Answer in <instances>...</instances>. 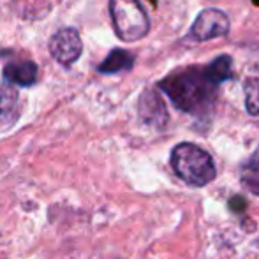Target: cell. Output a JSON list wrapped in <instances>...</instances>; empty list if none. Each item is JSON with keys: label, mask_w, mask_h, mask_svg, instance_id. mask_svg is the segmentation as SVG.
Returning a JSON list of instances; mask_svg holds the SVG:
<instances>
[{"label": "cell", "mask_w": 259, "mask_h": 259, "mask_svg": "<svg viewBox=\"0 0 259 259\" xmlns=\"http://www.w3.org/2000/svg\"><path fill=\"white\" fill-rule=\"evenodd\" d=\"M219 81L208 65L177 69L159 81V89L178 109L191 115H205L217 99Z\"/></svg>", "instance_id": "obj_1"}, {"label": "cell", "mask_w": 259, "mask_h": 259, "mask_svg": "<svg viewBox=\"0 0 259 259\" xmlns=\"http://www.w3.org/2000/svg\"><path fill=\"white\" fill-rule=\"evenodd\" d=\"M175 173L192 187H205L215 178V164L210 154L194 143H180L171 152Z\"/></svg>", "instance_id": "obj_2"}, {"label": "cell", "mask_w": 259, "mask_h": 259, "mask_svg": "<svg viewBox=\"0 0 259 259\" xmlns=\"http://www.w3.org/2000/svg\"><path fill=\"white\" fill-rule=\"evenodd\" d=\"M109 14L122 41H140L150 32V20L140 0H109Z\"/></svg>", "instance_id": "obj_3"}, {"label": "cell", "mask_w": 259, "mask_h": 259, "mask_svg": "<svg viewBox=\"0 0 259 259\" xmlns=\"http://www.w3.org/2000/svg\"><path fill=\"white\" fill-rule=\"evenodd\" d=\"M229 18L224 11L221 9H205L198 14V18L192 23L189 30V37L192 41H211V39L224 37L229 32Z\"/></svg>", "instance_id": "obj_4"}, {"label": "cell", "mask_w": 259, "mask_h": 259, "mask_svg": "<svg viewBox=\"0 0 259 259\" xmlns=\"http://www.w3.org/2000/svg\"><path fill=\"white\" fill-rule=\"evenodd\" d=\"M83 42L76 28H62L50 41V53L58 64L71 65L81 57Z\"/></svg>", "instance_id": "obj_5"}, {"label": "cell", "mask_w": 259, "mask_h": 259, "mask_svg": "<svg viewBox=\"0 0 259 259\" xmlns=\"http://www.w3.org/2000/svg\"><path fill=\"white\" fill-rule=\"evenodd\" d=\"M140 116L150 125H166L167 122V111L164 106L160 96L155 90H147L140 97Z\"/></svg>", "instance_id": "obj_6"}, {"label": "cell", "mask_w": 259, "mask_h": 259, "mask_svg": "<svg viewBox=\"0 0 259 259\" xmlns=\"http://www.w3.org/2000/svg\"><path fill=\"white\" fill-rule=\"evenodd\" d=\"M4 78H6V81L14 83V85L30 87L37 79V65L30 60L7 64L4 69Z\"/></svg>", "instance_id": "obj_7"}, {"label": "cell", "mask_w": 259, "mask_h": 259, "mask_svg": "<svg viewBox=\"0 0 259 259\" xmlns=\"http://www.w3.org/2000/svg\"><path fill=\"white\" fill-rule=\"evenodd\" d=\"M134 60L136 58H134L133 53L125 52V50H113L97 69L103 74H115V72L120 71H129L134 65Z\"/></svg>", "instance_id": "obj_8"}, {"label": "cell", "mask_w": 259, "mask_h": 259, "mask_svg": "<svg viewBox=\"0 0 259 259\" xmlns=\"http://www.w3.org/2000/svg\"><path fill=\"white\" fill-rule=\"evenodd\" d=\"M245 108L249 115L259 118V78H250L245 83Z\"/></svg>", "instance_id": "obj_9"}, {"label": "cell", "mask_w": 259, "mask_h": 259, "mask_svg": "<svg viewBox=\"0 0 259 259\" xmlns=\"http://www.w3.org/2000/svg\"><path fill=\"white\" fill-rule=\"evenodd\" d=\"M14 101H16V92L13 89H9V87L0 89V115L7 111L14 104Z\"/></svg>", "instance_id": "obj_10"}, {"label": "cell", "mask_w": 259, "mask_h": 259, "mask_svg": "<svg viewBox=\"0 0 259 259\" xmlns=\"http://www.w3.org/2000/svg\"><path fill=\"white\" fill-rule=\"evenodd\" d=\"M229 206H231L233 210H235V208H243V206H245V203H243V198H240V196H238V198H233L231 199Z\"/></svg>", "instance_id": "obj_11"}, {"label": "cell", "mask_w": 259, "mask_h": 259, "mask_svg": "<svg viewBox=\"0 0 259 259\" xmlns=\"http://www.w3.org/2000/svg\"><path fill=\"white\" fill-rule=\"evenodd\" d=\"M245 184L249 185V189L254 192V194L259 196V182H252V180H245Z\"/></svg>", "instance_id": "obj_12"}]
</instances>
